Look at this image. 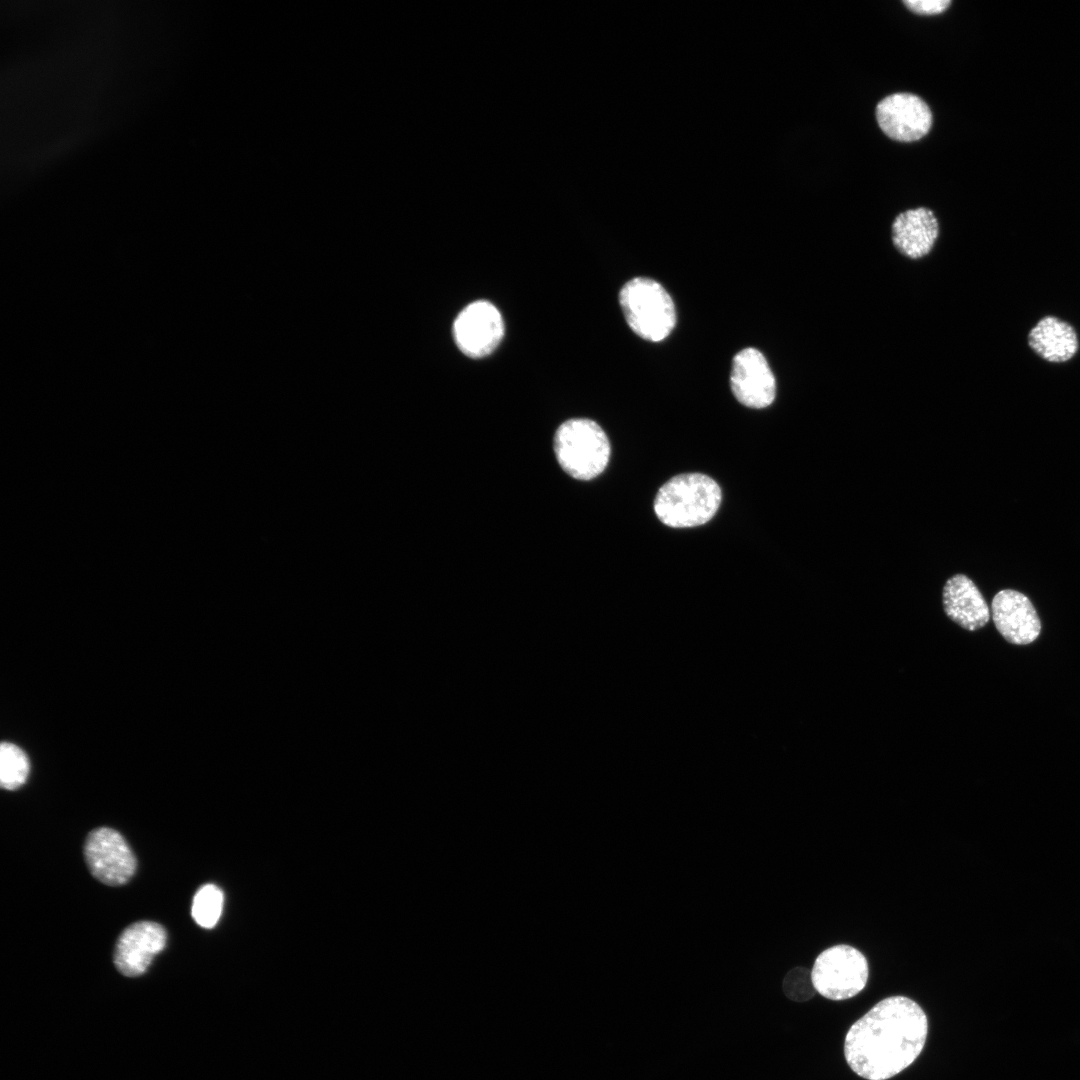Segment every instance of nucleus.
I'll use <instances>...</instances> for the list:
<instances>
[{
	"label": "nucleus",
	"instance_id": "1",
	"mask_svg": "<svg viewBox=\"0 0 1080 1080\" xmlns=\"http://www.w3.org/2000/svg\"><path fill=\"white\" fill-rule=\"evenodd\" d=\"M928 1034L923 1009L905 996L879 1001L848 1030L844 1055L849 1067L867 1080H887L910 1066Z\"/></svg>",
	"mask_w": 1080,
	"mask_h": 1080
},
{
	"label": "nucleus",
	"instance_id": "2",
	"mask_svg": "<svg viewBox=\"0 0 1080 1080\" xmlns=\"http://www.w3.org/2000/svg\"><path fill=\"white\" fill-rule=\"evenodd\" d=\"M721 500V489L711 477L702 473H683L660 487L654 500V512L666 526L696 527L714 517Z\"/></svg>",
	"mask_w": 1080,
	"mask_h": 1080
},
{
	"label": "nucleus",
	"instance_id": "3",
	"mask_svg": "<svg viewBox=\"0 0 1080 1080\" xmlns=\"http://www.w3.org/2000/svg\"><path fill=\"white\" fill-rule=\"evenodd\" d=\"M554 452L568 475L578 480H591L607 467L611 448L606 433L595 421L573 418L557 428Z\"/></svg>",
	"mask_w": 1080,
	"mask_h": 1080
},
{
	"label": "nucleus",
	"instance_id": "4",
	"mask_svg": "<svg viewBox=\"0 0 1080 1080\" xmlns=\"http://www.w3.org/2000/svg\"><path fill=\"white\" fill-rule=\"evenodd\" d=\"M619 303L627 324L642 339L659 342L675 327L673 300L655 280L646 277L629 280L619 292Z\"/></svg>",
	"mask_w": 1080,
	"mask_h": 1080
},
{
	"label": "nucleus",
	"instance_id": "5",
	"mask_svg": "<svg viewBox=\"0 0 1080 1080\" xmlns=\"http://www.w3.org/2000/svg\"><path fill=\"white\" fill-rule=\"evenodd\" d=\"M868 976L866 957L847 944H837L823 950L811 969L816 992L834 1001L856 996L866 986Z\"/></svg>",
	"mask_w": 1080,
	"mask_h": 1080
},
{
	"label": "nucleus",
	"instance_id": "6",
	"mask_svg": "<svg viewBox=\"0 0 1080 1080\" xmlns=\"http://www.w3.org/2000/svg\"><path fill=\"white\" fill-rule=\"evenodd\" d=\"M83 852L92 876L108 886L124 885L136 872L137 860L132 849L112 828L92 830L86 837Z\"/></svg>",
	"mask_w": 1080,
	"mask_h": 1080
},
{
	"label": "nucleus",
	"instance_id": "7",
	"mask_svg": "<svg viewBox=\"0 0 1080 1080\" xmlns=\"http://www.w3.org/2000/svg\"><path fill=\"white\" fill-rule=\"evenodd\" d=\"M504 331L500 311L487 300L469 303L459 312L452 327L458 349L475 359L491 354L502 341Z\"/></svg>",
	"mask_w": 1080,
	"mask_h": 1080
},
{
	"label": "nucleus",
	"instance_id": "8",
	"mask_svg": "<svg viewBox=\"0 0 1080 1080\" xmlns=\"http://www.w3.org/2000/svg\"><path fill=\"white\" fill-rule=\"evenodd\" d=\"M730 386L735 398L750 408L768 407L776 396L774 374L764 355L752 347L734 356Z\"/></svg>",
	"mask_w": 1080,
	"mask_h": 1080
},
{
	"label": "nucleus",
	"instance_id": "9",
	"mask_svg": "<svg viewBox=\"0 0 1080 1080\" xmlns=\"http://www.w3.org/2000/svg\"><path fill=\"white\" fill-rule=\"evenodd\" d=\"M167 932L154 921H137L119 935L114 949V964L127 977L144 974L154 957L166 946Z\"/></svg>",
	"mask_w": 1080,
	"mask_h": 1080
},
{
	"label": "nucleus",
	"instance_id": "10",
	"mask_svg": "<svg viewBox=\"0 0 1080 1080\" xmlns=\"http://www.w3.org/2000/svg\"><path fill=\"white\" fill-rule=\"evenodd\" d=\"M876 119L888 137L901 142L922 138L932 125L928 105L910 93H895L882 99L876 107Z\"/></svg>",
	"mask_w": 1080,
	"mask_h": 1080
},
{
	"label": "nucleus",
	"instance_id": "11",
	"mask_svg": "<svg viewBox=\"0 0 1080 1080\" xmlns=\"http://www.w3.org/2000/svg\"><path fill=\"white\" fill-rule=\"evenodd\" d=\"M994 624L1009 643H1032L1041 632V622L1031 601L1021 592L1004 589L991 603Z\"/></svg>",
	"mask_w": 1080,
	"mask_h": 1080
},
{
	"label": "nucleus",
	"instance_id": "12",
	"mask_svg": "<svg viewBox=\"0 0 1080 1080\" xmlns=\"http://www.w3.org/2000/svg\"><path fill=\"white\" fill-rule=\"evenodd\" d=\"M946 615L962 628L975 631L984 627L991 616L990 609L974 582L963 574L949 578L943 588Z\"/></svg>",
	"mask_w": 1080,
	"mask_h": 1080
},
{
	"label": "nucleus",
	"instance_id": "13",
	"mask_svg": "<svg viewBox=\"0 0 1080 1080\" xmlns=\"http://www.w3.org/2000/svg\"><path fill=\"white\" fill-rule=\"evenodd\" d=\"M1029 348L1049 363H1066L1080 348L1077 331L1069 322L1046 315L1038 320L1027 335Z\"/></svg>",
	"mask_w": 1080,
	"mask_h": 1080
},
{
	"label": "nucleus",
	"instance_id": "14",
	"mask_svg": "<svg viewBox=\"0 0 1080 1080\" xmlns=\"http://www.w3.org/2000/svg\"><path fill=\"white\" fill-rule=\"evenodd\" d=\"M937 237L938 222L928 208L904 211L895 218L892 225L894 245L902 254L913 259L928 254Z\"/></svg>",
	"mask_w": 1080,
	"mask_h": 1080
},
{
	"label": "nucleus",
	"instance_id": "15",
	"mask_svg": "<svg viewBox=\"0 0 1080 1080\" xmlns=\"http://www.w3.org/2000/svg\"><path fill=\"white\" fill-rule=\"evenodd\" d=\"M30 763L25 752L15 744L3 742L0 746V784L3 789L15 790L27 780Z\"/></svg>",
	"mask_w": 1080,
	"mask_h": 1080
},
{
	"label": "nucleus",
	"instance_id": "16",
	"mask_svg": "<svg viewBox=\"0 0 1080 1080\" xmlns=\"http://www.w3.org/2000/svg\"><path fill=\"white\" fill-rule=\"evenodd\" d=\"M224 896L219 887L205 884L195 893L191 906V916L203 928L214 927L223 910Z\"/></svg>",
	"mask_w": 1080,
	"mask_h": 1080
},
{
	"label": "nucleus",
	"instance_id": "17",
	"mask_svg": "<svg viewBox=\"0 0 1080 1080\" xmlns=\"http://www.w3.org/2000/svg\"><path fill=\"white\" fill-rule=\"evenodd\" d=\"M783 991L787 998L795 1002L810 1000L816 993L811 978V970L795 967L789 970L783 979Z\"/></svg>",
	"mask_w": 1080,
	"mask_h": 1080
},
{
	"label": "nucleus",
	"instance_id": "18",
	"mask_svg": "<svg viewBox=\"0 0 1080 1080\" xmlns=\"http://www.w3.org/2000/svg\"><path fill=\"white\" fill-rule=\"evenodd\" d=\"M903 3L914 13L922 15H935L945 11L951 4L950 0H905Z\"/></svg>",
	"mask_w": 1080,
	"mask_h": 1080
}]
</instances>
